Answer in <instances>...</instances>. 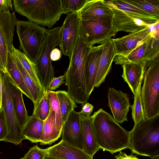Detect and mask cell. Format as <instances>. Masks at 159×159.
Segmentation results:
<instances>
[{
	"label": "cell",
	"mask_w": 159,
	"mask_h": 159,
	"mask_svg": "<svg viewBox=\"0 0 159 159\" xmlns=\"http://www.w3.org/2000/svg\"><path fill=\"white\" fill-rule=\"evenodd\" d=\"M91 47L80 25L77 41L73 49L68 68L65 73L67 92L75 102L83 104L89 99L85 82L86 63Z\"/></svg>",
	"instance_id": "obj_1"
},
{
	"label": "cell",
	"mask_w": 159,
	"mask_h": 159,
	"mask_svg": "<svg viewBox=\"0 0 159 159\" xmlns=\"http://www.w3.org/2000/svg\"><path fill=\"white\" fill-rule=\"evenodd\" d=\"M91 116L96 139L100 149L113 154L129 148V131L120 126L110 114L100 108Z\"/></svg>",
	"instance_id": "obj_2"
},
{
	"label": "cell",
	"mask_w": 159,
	"mask_h": 159,
	"mask_svg": "<svg viewBox=\"0 0 159 159\" xmlns=\"http://www.w3.org/2000/svg\"><path fill=\"white\" fill-rule=\"evenodd\" d=\"M129 132L133 153L150 158L159 155V115L134 124Z\"/></svg>",
	"instance_id": "obj_3"
},
{
	"label": "cell",
	"mask_w": 159,
	"mask_h": 159,
	"mask_svg": "<svg viewBox=\"0 0 159 159\" xmlns=\"http://www.w3.org/2000/svg\"><path fill=\"white\" fill-rule=\"evenodd\" d=\"M15 12L28 21L52 28L62 14L60 0H13Z\"/></svg>",
	"instance_id": "obj_4"
},
{
	"label": "cell",
	"mask_w": 159,
	"mask_h": 159,
	"mask_svg": "<svg viewBox=\"0 0 159 159\" xmlns=\"http://www.w3.org/2000/svg\"><path fill=\"white\" fill-rule=\"evenodd\" d=\"M141 89L145 119L159 115V59L145 66Z\"/></svg>",
	"instance_id": "obj_5"
},
{
	"label": "cell",
	"mask_w": 159,
	"mask_h": 159,
	"mask_svg": "<svg viewBox=\"0 0 159 159\" xmlns=\"http://www.w3.org/2000/svg\"><path fill=\"white\" fill-rule=\"evenodd\" d=\"M16 26L20 50L35 63L45 38L46 29L29 21L18 20Z\"/></svg>",
	"instance_id": "obj_6"
},
{
	"label": "cell",
	"mask_w": 159,
	"mask_h": 159,
	"mask_svg": "<svg viewBox=\"0 0 159 159\" xmlns=\"http://www.w3.org/2000/svg\"><path fill=\"white\" fill-rule=\"evenodd\" d=\"M60 27L46 29V34L36 63L39 79L45 91L48 90L49 84L54 78V68L50 55L52 51L60 44Z\"/></svg>",
	"instance_id": "obj_7"
},
{
	"label": "cell",
	"mask_w": 159,
	"mask_h": 159,
	"mask_svg": "<svg viewBox=\"0 0 159 159\" xmlns=\"http://www.w3.org/2000/svg\"><path fill=\"white\" fill-rule=\"evenodd\" d=\"M2 78V107L3 108L8 134L4 140L17 145L25 138L17 120L14 111L11 97L10 80L6 72H0Z\"/></svg>",
	"instance_id": "obj_8"
},
{
	"label": "cell",
	"mask_w": 159,
	"mask_h": 159,
	"mask_svg": "<svg viewBox=\"0 0 159 159\" xmlns=\"http://www.w3.org/2000/svg\"><path fill=\"white\" fill-rule=\"evenodd\" d=\"M113 17L80 20V27L87 41L91 47L95 44H103L116 34L113 28Z\"/></svg>",
	"instance_id": "obj_9"
},
{
	"label": "cell",
	"mask_w": 159,
	"mask_h": 159,
	"mask_svg": "<svg viewBox=\"0 0 159 159\" xmlns=\"http://www.w3.org/2000/svg\"><path fill=\"white\" fill-rule=\"evenodd\" d=\"M18 20L14 11L0 12V72L6 71L8 55L12 52L15 26Z\"/></svg>",
	"instance_id": "obj_10"
},
{
	"label": "cell",
	"mask_w": 159,
	"mask_h": 159,
	"mask_svg": "<svg viewBox=\"0 0 159 159\" xmlns=\"http://www.w3.org/2000/svg\"><path fill=\"white\" fill-rule=\"evenodd\" d=\"M80 19L77 11L67 14L60 27L59 47L64 56L70 58L79 32Z\"/></svg>",
	"instance_id": "obj_11"
},
{
	"label": "cell",
	"mask_w": 159,
	"mask_h": 159,
	"mask_svg": "<svg viewBox=\"0 0 159 159\" xmlns=\"http://www.w3.org/2000/svg\"><path fill=\"white\" fill-rule=\"evenodd\" d=\"M107 97L108 106L114 120L119 124L127 121V115L130 106L127 94L111 87L108 90Z\"/></svg>",
	"instance_id": "obj_12"
},
{
	"label": "cell",
	"mask_w": 159,
	"mask_h": 159,
	"mask_svg": "<svg viewBox=\"0 0 159 159\" xmlns=\"http://www.w3.org/2000/svg\"><path fill=\"white\" fill-rule=\"evenodd\" d=\"M62 141L83 150L81 118L79 113L72 111L63 125Z\"/></svg>",
	"instance_id": "obj_13"
},
{
	"label": "cell",
	"mask_w": 159,
	"mask_h": 159,
	"mask_svg": "<svg viewBox=\"0 0 159 159\" xmlns=\"http://www.w3.org/2000/svg\"><path fill=\"white\" fill-rule=\"evenodd\" d=\"M150 26L138 31L129 33L120 38L112 39L116 56H127L135 48L140 42L152 36L153 31L151 30Z\"/></svg>",
	"instance_id": "obj_14"
},
{
	"label": "cell",
	"mask_w": 159,
	"mask_h": 159,
	"mask_svg": "<svg viewBox=\"0 0 159 159\" xmlns=\"http://www.w3.org/2000/svg\"><path fill=\"white\" fill-rule=\"evenodd\" d=\"M111 8L114 12L113 28L116 34L120 31L129 33L135 32L148 28L151 25L134 18L122 10Z\"/></svg>",
	"instance_id": "obj_15"
},
{
	"label": "cell",
	"mask_w": 159,
	"mask_h": 159,
	"mask_svg": "<svg viewBox=\"0 0 159 159\" xmlns=\"http://www.w3.org/2000/svg\"><path fill=\"white\" fill-rule=\"evenodd\" d=\"M103 44L92 47L88 56L86 67L85 82L89 97L94 88V83L102 52Z\"/></svg>",
	"instance_id": "obj_16"
},
{
	"label": "cell",
	"mask_w": 159,
	"mask_h": 159,
	"mask_svg": "<svg viewBox=\"0 0 159 159\" xmlns=\"http://www.w3.org/2000/svg\"><path fill=\"white\" fill-rule=\"evenodd\" d=\"M116 56L112 39L103 44V48L98 70L96 75L94 87H98L104 82L106 77L111 69V65Z\"/></svg>",
	"instance_id": "obj_17"
},
{
	"label": "cell",
	"mask_w": 159,
	"mask_h": 159,
	"mask_svg": "<svg viewBox=\"0 0 159 159\" xmlns=\"http://www.w3.org/2000/svg\"><path fill=\"white\" fill-rule=\"evenodd\" d=\"M44 149L46 155L63 159H93L83 150L62 140Z\"/></svg>",
	"instance_id": "obj_18"
},
{
	"label": "cell",
	"mask_w": 159,
	"mask_h": 159,
	"mask_svg": "<svg viewBox=\"0 0 159 159\" xmlns=\"http://www.w3.org/2000/svg\"><path fill=\"white\" fill-rule=\"evenodd\" d=\"M80 20H87L107 16H113L114 12L103 0H87L77 11Z\"/></svg>",
	"instance_id": "obj_19"
},
{
	"label": "cell",
	"mask_w": 159,
	"mask_h": 159,
	"mask_svg": "<svg viewBox=\"0 0 159 159\" xmlns=\"http://www.w3.org/2000/svg\"><path fill=\"white\" fill-rule=\"evenodd\" d=\"M104 2L110 7L122 10L128 15L140 20L147 24L152 25L159 23V17L152 16L124 0H104Z\"/></svg>",
	"instance_id": "obj_20"
},
{
	"label": "cell",
	"mask_w": 159,
	"mask_h": 159,
	"mask_svg": "<svg viewBox=\"0 0 159 159\" xmlns=\"http://www.w3.org/2000/svg\"><path fill=\"white\" fill-rule=\"evenodd\" d=\"M146 63H130L122 65V77L128 84L134 95L141 78L143 76Z\"/></svg>",
	"instance_id": "obj_21"
},
{
	"label": "cell",
	"mask_w": 159,
	"mask_h": 159,
	"mask_svg": "<svg viewBox=\"0 0 159 159\" xmlns=\"http://www.w3.org/2000/svg\"><path fill=\"white\" fill-rule=\"evenodd\" d=\"M83 150L92 157L100 149L97 143L91 116L81 117Z\"/></svg>",
	"instance_id": "obj_22"
},
{
	"label": "cell",
	"mask_w": 159,
	"mask_h": 159,
	"mask_svg": "<svg viewBox=\"0 0 159 159\" xmlns=\"http://www.w3.org/2000/svg\"><path fill=\"white\" fill-rule=\"evenodd\" d=\"M61 132L57 129L54 111H50L47 118L44 120L42 133L39 143L40 145H51L61 136Z\"/></svg>",
	"instance_id": "obj_23"
},
{
	"label": "cell",
	"mask_w": 159,
	"mask_h": 159,
	"mask_svg": "<svg viewBox=\"0 0 159 159\" xmlns=\"http://www.w3.org/2000/svg\"><path fill=\"white\" fill-rule=\"evenodd\" d=\"M9 78L11 83L12 100L14 111L18 123L22 130L30 116L28 115L24 104L22 92Z\"/></svg>",
	"instance_id": "obj_24"
},
{
	"label": "cell",
	"mask_w": 159,
	"mask_h": 159,
	"mask_svg": "<svg viewBox=\"0 0 159 159\" xmlns=\"http://www.w3.org/2000/svg\"><path fill=\"white\" fill-rule=\"evenodd\" d=\"M12 52L10 53L8 55L6 72L11 81L22 93L33 101L32 96L24 82L21 73L12 57Z\"/></svg>",
	"instance_id": "obj_25"
},
{
	"label": "cell",
	"mask_w": 159,
	"mask_h": 159,
	"mask_svg": "<svg viewBox=\"0 0 159 159\" xmlns=\"http://www.w3.org/2000/svg\"><path fill=\"white\" fill-rule=\"evenodd\" d=\"M44 121L33 114L29 116L22 129L25 138L33 143L39 142L42 135Z\"/></svg>",
	"instance_id": "obj_26"
},
{
	"label": "cell",
	"mask_w": 159,
	"mask_h": 159,
	"mask_svg": "<svg viewBox=\"0 0 159 159\" xmlns=\"http://www.w3.org/2000/svg\"><path fill=\"white\" fill-rule=\"evenodd\" d=\"M12 56L23 76L24 82L32 96L34 106L40 101L45 91L37 85L24 68L18 59L12 52Z\"/></svg>",
	"instance_id": "obj_27"
},
{
	"label": "cell",
	"mask_w": 159,
	"mask_h": 159,
	"mask_svg": "<svg viewBox=\"0 0 159 159\" xmlns=\"http://www.w3.org/2000/svg\"><path fill=\"white\" fill-rule=\"evenodd\" d=\"M151 37L140 42L135 48L127 56H116L113 60L115 64L122 65L127 63H146L143 57L148 39Z\"/></svg>",
	"instance_id": "obj_28"
},
{
	"label": "cell",
	"mask_w": 159,
	"mask_h": 159,
	"mask_svg": "<svg viewBox=\"0 0 159 159\" xmlns=\"http://www.w3.org/2000/svg\"><path fill=\"white\" fill-rule=\"evenodd\" d=\"M56 93L59 102L63 125L71 112L77 106L67 91L59 90Z\"/></svg>",
	"instance_id": "obj_29"
},
{
	"label": "cell",
	"mask_w": 159,
	"mask_h": 159,
	"mask_svg": "<svg viewBox=\"0 0 159 159\" xmlns=\"http://www.w3.org/2000/svg\"><path fill=\"white\" fill-rule=\"evenodd\" d=\"M12 52L18 59L20 63L32 79L39 86L43 88L37 72L36 65L20 50L16 48L13 46L12 49Z\"/></svg>",
	"instance_id": "obj_30"
},
{
	"label": "cell",
	"mask_w": 159,
	"mask_h": 159,
	"mask_svg": "<svg viewBox=\"0 0 159 159\" xmlns=\"http://www.w3.org/2000/svg\"><path fill=\"white\" fill-rule=\"evenodd\" d=\"M159 31H154L148 40L143 57L146 66L159 59Z\"/></svg>",
	"instance_id": "obj_31"
},
{
	"label": "cell",
	"mask_w": 159,
	"mask_h": 159,
	"mask_svg": "<svg viewBox=\"0 0 159 159\" xmlns=\"http://www.w3.org/2000/svg\"><path fill=\"white\" fill-rule=\"evenodd\" d=\"M143 77V76L141 78L134 95V103L130 106L132 110V118L134 124H137L145 119L140 93Z\"/></svg>",
	"instance_id": "obj_32"
},
{
	"label": "cell",
	"mask_w": 159,
	"mask_h": 159,
	"mask_svg": "<svg viewBox=\"0 0 159 159\" xmlns=\"http://www.w3.org/2000/svg\"><path fill=\"white\" fill-rule=\"evenodd\" d=\"M124 0L152 16L159 17V0Z\"/></svg>",
	"instance_id": "obj_33"
},
{
	"label": "cell",
	"mask_w": 159,
	"mask_h": 159,
	"mask_svg": "<svg viewBox=\"0 0 159 159\" xmlns=\"http://www.w3.org/2000/svg\"><path fill=\"white\" fill-rule=\"evenodd\" d=\"M50 104L47 91H45L39 102L34 106L33 114L44 121L50 112Z\"/></svg>",
	"instance_id": "obj_34"
},
{
	"label": "cell",
	"mask_w": 159,
	"mask_h": 159,
	"mask_svg": "<svg viewBox=\"0 0 159 159\" xmlns=\"http://www.w3.org/2000/svg\"><path fill=\"white\" fill-rule=\"evenodd\" d=\"M47 92L50 101V111L53 110L54 111L57 129L62 133L63 125L59 102L56 92L49 90H47Z\"/></svg>",
	"instance_id": "obj_35"
},
{
	"label": "cell",
	"mask_w": 159,
	"mask_h": 159,
	"mask_svg": "<svg viewBox=\"0 0 159 159\" xmlns=\"http://www.w3.org/2000/svg\"><path fill=\"white\" fill-rule=\"evenodd\" d=\"M87 0H60L62 14L77 11L84 5Z\"/></svg>",
	"instance_id": "obj_36"
},
{
	"label": "cell",
	"mask_w": 159,
	"mask_h": 159,
	"mask_svg": "<svg viewBox=\"0 0 159 159\" xmlns=\"http://www.w3.org/2000/svg\"><path fill=\"white\" fill-rule=\"evenodd\" d=\"M46 155L44 149L35 145L30 148L24 157L21 159H44Z\"/></svg>",
	"instance_id": "obj_37"
},
{
	"label": "cell",
	"mask_w": 159,
	"mask_h": 159,
	"mask_svg": "<svg viewBox=\"0 0 159 159\" xmlns=\"http://www.w3.org/2000/svg\"><path fill=\"white\" fill-rule=\"evenodd\" d=\"M8 134V132L3 108L0 110V141H4Z\"/></svg>",
	"instance_id": "obj_38"
},
{
	"label": "cell",
	"mask_w": 159,
	"mask_h": 159,
	"mask_svg": "<svg viewBox=\"0 0 159 159\" xmlns=\"http://www.w3.org/2000/svg\"><path fill=\"white\" fill-rule=\"evenodd\" d=\"M65 74L59 77H54L50 83L48 90L52 91L59 88L61 85L65 83Z\"/></svg>",
	"instance_id": "obj_39"
},
{
	"label": "cell",
	"mask_w": 159,
	"mask_h": 159,
	"mask_svg": "<svg viewBox=\"0 0 159 159\" xmlns=\"http://www.w3.org/2000/svg\"><path fill=\"white\" fill-rule=\"evenodd\" d=\"M93 106L88 102H85L82 105L81 111L79 112L81 117H87L90 116Z\"/></svg>",
	"instance_id": "obj_40"
},
{
	"label": "cell",
	"mask_w": 159,
	"mask_h": 159,
	"mask_svg": "<svg viewBox=\"0 0 159 159\" xmlns=\"http://www.w3.org/2000/svg\"><path fill=\"white\" fill-rule=\"evenodd\" d=\"M12 2L11 0H0V12L13 11Z\"/></svg>",
	"instance_id": "obj_41"
},
{
	"label": "cell",
	"mask_w": 159,
	"mask_h": 159,
	"mask_svg": "<svg viewBox=\"0 0 159 159\" xmlns=\"http://www.w3.org/2000/svg\"><path fill=\"white\" fill-rule=\"evenodd\" d=\"M61 52L57 48H54L51 52L50 57L52 61H56L59 60L61 57Z\"/></svg>",
	"instance_id": "obj_42"
},
{
	"label": "cell",
	"mask_w": 159,
	"mask_h": 159,
	"mask_svg": "<svg viewBox=\"0 0 159 159\" xmlns=\"http://www.w3.org/2000/svg\"><path fill=\"white\" fill-rule=\"evenodd\" d=\"M136 155H134L133 153L130 155H127L125 152H119V153L115 156V159H139L136 157Z\"/></svg>",
	"instance_id": "obj_43"
},
{
	"label": "cell",
	"mask_w": 159,
	"mask_h": 159,
	"mask_svg": "<svg viewBox=\"0 0 159 159\" xmlns=\"http://www.w3.org/2000/svg\"><path fill=\"white\" fill-rule=\"evenodd\" d=\"M2 78L1 72H0V110L2 107Z\"/></svg>",
	"instance_id": "obj_44"
},
{
	"label": "cell",
	"mask_w": 159,
	"mask_h": 159,
	"mask_svg": "<svg viewBox=\"0 0 159 159\" xmlns=\"http://www.w3.org/2000/svg\"><path fill=\"white\" fill-rule=\"evenodd\" d=\"M44 159H63L60 158L46 155Z\"/></svg>",
	"instance_id": "obj_45"
},
{
	"label": "cell",
	"mask_w": 159,
	"mask_h": 159,
	"mask_svg": "<svg viewBox=\"0 0 159 159\" xmlns=\"http://www.w3.org/2000/svg\"><path fill=\"white\" fill-rule=\"evenodd\" d=\"M151 159H159V155L151 158Z\"/></svg>",
	"instance_id": "obj_46"
}]
</instances>
